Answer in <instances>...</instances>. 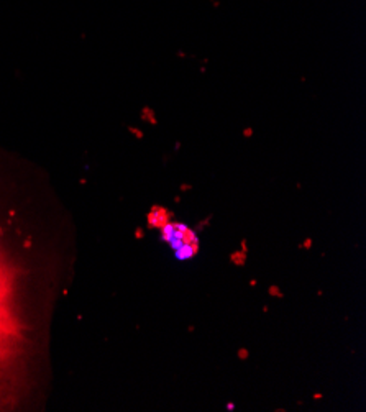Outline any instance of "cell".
I'll return each mask as SVG.
<instances>
[{"label": "cell", "instance_id": "1", "mask_svg": "<svg viewBox=\"0 0 366 412\" xmlns=\"http://www.w3.org/2000/svg\"><path fill=\"white\" fill-rule=\"evenodd\" d=\"M161 240L166 241L171 246V250L181 248L182 245L187 243H197V235L196 232L189 229L186 224L181 222H168L166 225L161 227Z\"/></svg>", "mask_w": 366, "mask_h": 412}, {"label": "cell", "instance_id": "2", "mask_svg": "<svg viewBox=\"0 0 366 412\" xmlns=\"http://www.w3.org/2000/svg\"><path fill=\"white\" fill-rule=\"evenodd\" d=\"M170 222V212L166 209H158V207H154V209L148 214V224L149 227H156V229H161Z\"/></svg>", "mask_w": 366, "mask_h": 412}, {"label": "cell", "instance_id": "3", "mask_svg": "<svg viewBox=\"0 0 366 412\" xmlns=\"http://www.w3.org/2000/svg\"><path fill=\"white\" fill-rule=\"evenodd\" d=\"M199 253V241L197 243H187V245H182L181 248H177L175 255L177 260H181V262H186V260H191L194 258L196 255Z\"/></svg>", "mask_w": 366, "mask_h": 412}, {"label": "cell", "instance_id": "4", "mask_svg": "<svg viewBox=\"0 0 366 412\" xmlns=\"http://www.w3.org/2000/svg\"><path fill=\"white\" fill-rule=\"evenodd\" d=\"M235 409V404H232V402H230V404H227V411H233Z\"/></svg>", "mask_w": 366, "mask_h": 412}]
</instances>
